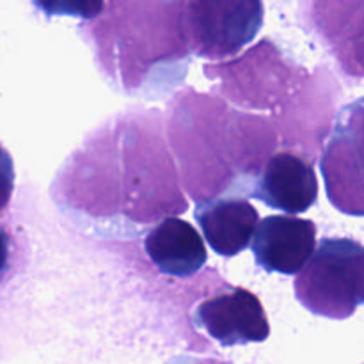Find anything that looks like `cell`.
I'll list each match as a JSON object with an SVG mask.
<instances>
[{
	"label": "cell",
	"instance_id": "obj_6",
	"mask_svg": "<svg viewBox=\"0 0 364 364\" xmlns=\"http://www.w3.org/2000/svg\"><path fill=\"white\" fill-rule=\"evenodd\" d=\"M252 196L270 208L302 213L318 198V180L311 162L294 153H277L265 164Z\"/></svg>",
	"mask_w": 364,
	"mask_h": 364
},
{
	"label": "cell",
	"instance_id": "obj_11",
	"mask_svg": "<svg viewBox=\"0 0 364 364\" xmlns=\"http://www.w3.org/2000/svg\"><path fill=\"white\" fill-rule=\"evenodd\" d=\"M7 263H9V237L6 231L0 230V277L6 272Z\"/></svg>",
	"mask_w": 364,
	"mask_h": 364
},
{
	"label": "cell",
	"instance_id": "obj_4",
	"mask_svg": "<svg viewBox=\"0 0 364 364\" xmlns=\"http://www.w3.org/2000/svg\"><path fill=\"white\" fill-rule=\"evenodd\" d=\"M196 322L224 347L262 343L270 336L262 302L245 288L206 299L196 309Z\"/></svg>",
	"mask_w": 364,
	"mask_h": 364
},
{
	"label": "cell",
	"instance_id": "obj_9",
	"mask_svg": "<svg viewBox=\"0 0 364 364\" xmlns=\"http://www.w3.org/2000/svg\"><path fill=\"white\" fill-rule=\"evenodd\" d=\"M326 36L333 41L334 53L343 70L364 77V2L323 4Z\"/></svg>",
	"mask_w": 364,
	"mask_h": 364
},
{
	"label": "cell",
	"instance_id": "obj_8",
	"mask_svg": "<svg viewBox=\"0 0 364 364\" xmlns=\"http://www.w3.org/2000/svg\"><path fill=\"white\" fill-rule=\"evenodd\" d=\"M148 258L160 272L173 277L194 276L208 259L206 245L196 228L183 219H166L144 240Z\"/></svg>",
	"mask_w": 364,
	"mask_h": 364
},
{
	"label": "cell",
	"instance_id": "obj_1",
	"mask_svg": "<svg viewBox=\"0 0 364 364\" xmlns=\"http://www.w3.org/2000/svg\"><path fill=\"white\" fill-rule=\"evenodd\" d=\"M295 297L313 315L345 320L364 304V245L323 238L295 279Z\"/></svg>",
	"mask_w": 364,
	"mask_h": 364
},
{
	"label": "cell",
	"instance_id": "obj_2",
	"mask_svg": "<svg viewBox=\"0 0 364 364\" xmlns=\"http://www.w3.org/2000/svg\"><path fill=\"white\" fill-rule=\"evenodd\" d=\"M320 169L334 208L364 217V98L341 110Z\"/></svg>",
	"mask_w": 364,
	"mask_h": 364
},
{
	"label": "cell",
	"instance_id": "obj_10",
	"mask_svg": "<svg viewBox=\"0 0 364 364\" xmlns=\"http://www.w3.org/2000/svg\"><path fill=\"white\" fill-rule=\"evenodd\" d=\"M14 191V164L9 151L0 144V212L7 208Z\"/></svg>",
	"mask_w": 364,
	"mask_h": 364
},
{
	"label": "cell",
	"instance_id": "obj_3",
	"mask_svg": "<svg viewBox=\"0 0 364 364\" xmlns=\"http://www.w3.org/2000/svg\"><path fill=\"white\" fill-rule=\"evenodd\" d=\"M263 23V4L256 0L187 4L191 45L198 55L228 57L258 34Z\"/></svg>",
	"mask_w": 364,
	"mask_h": 364
},
{
	"label": "cell",
	"instance_id": "obj_5",
	"mask_svg": "<svg viewBox=\"0 0 364 364\" xmlns=\"http://www.w3.org/2000/svg\"><path fill=\"white\" fill-rule=\"evenodd\" d=\"M316 247V224L294 215H272L258 224L252 252L267 272L295 276L304 269Z\"/></svg>",
	"mask_w": 364,
	"mask_h": 364
},
{
	"label": "cell",
	"instance_id": "obj_7",
	"mask_svg": "<svg viewBox=\"0 0 364 364\" xmlns=\"http://www.w3.org/2000/svg\"><path fill=\"white\" fill-rule=\"evenodd\" d=\"M196 220L210 247L224 258H233L251 245L259 224L258 212L245 199H213L199 203Z\"/></svg>",
	"mask_w": 364,
	"mask_h": 364
}]
</instances>
